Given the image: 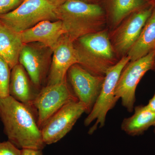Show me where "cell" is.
<instances>
[{
    "mask_svg": "<svg viewBox=\"0 0 155 155\" xmlns=\"http://www.w3.org/2000/svg\"><path fill=\"white\" fill-rule=\"evenodd\" d=\"M34 113L11 96L0 99V119L8 140L20 149L45 147Z\"/></svg>",
    "mask_w": 155,
    "mask_h": 155,
    "instance_id": "6da1fadb",
    "label": "cell"
},
{
    "mask_svg": "<svg viewBox=\"0 0 155 155\" xmlns=\"http://www.w3.org/2000/svg\"><path fill=\"white\" fill-rule=\"evenodd\" d=\"M56 14L58 20L63 22L66 34L74 41L94 32L104 23L101 8L81 0H68L57 7Z\"/></svg>",
    "mask_w": 155,
    "mask_h": 155,
    "instance_id": "7a4b0ae2",
    "label": "cell"
},
{
    "mask_svg": "<svg viewBox=\"0 0 155 155\" xmlns=\"http://www.w3.org/2000/svg\"><path fill=\"white\" fill-rule=\"evenodd\" d=\"M56 9L48 0H23L14 10L0 15V20L20 33L42 21L58 20Z\"/></svg>",
    "mask_w": 155,
    "mask_h": 155,
    "instance_id": "3957f363",
    "label": "cell"
},
{
    "mask_svg": "<svg viewBox=\"0 0 155 155\" xmlns=\"http://www.w3.org/2000/svg\"><path fill=\"white\" fill-rule=\"evenodd\" d=\"M130 61L128 56L124 57L106 71L99 96L91 112L84 119V125L86 126L96 121L94 125L89 130V134L94 133L98 127L101 128L104 126L107 114L114 107L119 100L115 95L116 84L122 70Z\"/></svg>",
    "mask_w": 155,
    "mask_h": 155,
    "instance_id": "277c9868",
    "label": "cell"
},
{
    "mask_svg": "<svg viewBox=\"0 0 155 155\" xmlns=\"http://www.w3.org/2000/svg\"><path fill=\"white\" fill-rule=\"evenodd\" d=\"M74 40L67 34L63 35L52 51V61L48 76L47 85L60 83L67 79L69 68L75 64H81L87 69L92 58L86 52L77 50L73 44Z\"/></svg>",
    "mask_w": 155,
    "mask_h": 155,
    "instance_id": "5b68a950",
    "label": "cell"
},
{
    "mask_svg": "<svg viewBox=\"0 0 155 155\" xmlns=\"http://www.w3.org/2000/svg\"><path fill=\"white\" fill-rule=\"evenodd\" d=\"M155 51L143 58L131 61L123 69L116 84L115 95L121 99L122 106L128 112H133L137 87L147 71L153 69Z\"/></svg>",
    "mask_w": 155,
    "mask_h": 155,
    "instance_id": "8992f818",
    "label": "cell"
},
{
    "mask_svg": "<svg viewBox=\"0 0 155 155\" xmlns=\"http://www.w3.org/2000/svg\"><path fill=\"white\" fill-rule=\"evenodd\" d=\"M76 101L78 100L69 88L67 79L60 83L43 87L38 92L33 103L39 127L41 129L63 106Z\"/></svg>",
    "mask_w": 155,
    "mask_h": 155,
    "instance_id": "52a82bcc",
    "label": "cell"
},
{
    "mask_svg": "<svg viewBox=\"0 0 155 155\" xmlns=\"http://www.w3.org/2000/svg\"><path fill=\"white\" fill-rule=\"evenodd\" d=\"M85 106L79 101H73L63 106L41 128L45 144L55 143L69 133L84 113Z\"/></svg>",
    "mask_w": 155,
    "mask_h": 155,
    "instance_id": "ba28073f",
    "label": "cell"
},
{
    "mask_svg": "<svg viewBox=\"0 0 155 155\" xmlns=\"http://www.w3.org/2000/svg\"><path fill=\"white\" fill-rule=\"evenodd\" d=\"M67 73L73 93L88 114L99 96L105 76L94 75L78 64L72 65Z\"/></svg>",
    "mask_w": 155,
    "mask_h": 155,
    "instance_id": "9c48e42d",
    "label": "cell"
},
{
    "mask_svg": "<svg viewBox=\"0 0 155 155\" xmlns=\"http://www.w3.org/2000/svg\"><path fill=\"white\" fill-rule=\"evenodd\" d=\"M154 5H148L134 12L119 29L115 39V45L119 52L129 51L136 41L152 14Z\"/></svg>",
    "mask_w": 155,
    "mask_h": 155,
    "instance_id": "30bf717a",
    "label": "cell"
},
{
    "mask_svg": "<svg viewBox=\"0 0 155 155\" xmlns=\"http://www.w3.org/2000/svg\"><path fill=\"white\" fill-rule=\"evenodd\" d=\"M20 34L23 44L38 42L53 51L60 38L66 34V31L61 20H45Z\"/></svg>",
    "mask_w": 155,
    "mask_h": 155,
    "instance_id": "8fae6325",
    "label": "cell"
},
{
    "mask_svg": "<svg viewBox=\"0 0 155 155\" xmlns=\"http://www.w3.org/2000/svg\"><path fill=\"white\" fill-rule=\"evenodd\" d=\"M11 70L9 95L25 105L34 113V101L38 92H35L32 89L28 74L22 65L19 63Z\"/></svg>",
    "mask_w": 155,
    "mask_h": 155,
    "instance_id": "7c38bea8",
    "label": "cell"
},
{
    "mask_svg": "<svg viewBox=\"0 0 155 155\" xmlns=\"http://www.w3.org/2000/svg\"><path fill=\"white\" fill-rule=\"evenodd\" d=\"M23 45L20 33L0 20V57L8 63L11 70L19 64V53Z\"/></svg>",
    "mask_w": 155,
    "mask_h": 155,
    "instance_id": "4fadbf2b",
    "label": "cell"
},
{
    "mask_svg": "<svg viewBox=\"0 0 155 155\" xmlns=\"http://www.w3.org/2000/svg\"><path fill=\"white\" fill-rule=\"evenodd\" d=\"M19 63L24 67L34 86L39 87L45 70L44 61L39 52L35 48L23 44L19 53Z\"/></svg>",
    "mask_w": 155,
    "mask_h": 155,
    "instance_id": "5bb4252c",
    "label": "cell"
},
{
    "mask_svg": "<svg viewBox=\"0 0 155 155\" xmlns=\"http://www.w3.org/2000/svg\"><path fill=\"white\" fill-rule=\"evenodd\" d=\"M155 51V5L152 12L138 38L128 51V57L133 61Z\"/></svg>",
    "mask_w": 155,
    "mask_h": 155,
    "instance_id": "9a60e30c",
    "label": "cell"
},
{
    "mask_svg": "<svg viewBox=\"0 0 155 155\" xmlns=\"http://www.w3.org/2000/svg\"><path fill=\"white\" fill-rule=\"evenodd\" d=\"M78 39L85 51L91 56L104 61L113 58V49L107 34L105 31L87 34Z\"/></svg>",
    "mask_w": 155,
    "mask_h": 155,
    "instance_id": "2e32d148",
    "label": "cell"
},
{
    "mask_svg": "<svg viewBox=\"0 0 155 155\" xmlns=\"http://www.w3.org/2000/svg\"><path fill=\"white\" fill-rule=\"evenodd\" d=\"M155 125V113L150 110L145 106L141 105L135 107L134 114L125 118L121 127L128 135L135 136L141 135Z\"/></svg>",
    "mask_w": 155,
    "mask_h": 155,
    "instance_id": "e0dca14e",
    "label": "cell"
},
{
    "mask_svg": "<svg viewBox=\"0 0 155 155\" xmlns=\"http://www.w3.org/2000/svg\"><path fill=\"white\" fill-rule=\"evenodd\" d=\"M145 0H112V18L114 24H118L130 13L146 7Z\"/></svg>",
    "mask_w": 155,
    "mask_h": 155,
    "instance_id": "ac0fdd59",
    "label": "cell"
},
{
    "mask_svg": "<svg viewBox=\"0 0 155 155\" xmlns=\"http://www.w3.org/2000/svg\"><path fill=\"white\" fill-rule=\"evenodd\" d=\"M11 70L8 63L0 57V99L9 96Z\"/></svg>",
    "mask_w": 155,
    "mask_h": 155,
    "instance_id": "d6986e66",
    "label": "cell"
},
{
    "mask_svg": "<svg viewBox=\"0 0 155 155\" xmlns=\"http://www.w3.org/2000/svg\"><path fill=\"white\" fill-rule=\"evenodd\" d=\"M0 155H21V150L9 140L0 142Z\"/></svg>",
    "mask_w": 155,
    "mask_h": 155,
    "instance_id": "ffe728a7",
    "label": "cell"
},
{
    "mask_svg": "<svg viewBox=\"0 0 155 155\" xmlns=\"http://www.w3.org/2000/svg\"><path fill=\"white\" fill-rule=\"evenodd\" d=\"M23 0H0V15L6 14L17 8Z\"/></svg>",
    "mask_w": 155,
    "mask_h": 155,
    "instance_id": "44dd1931",
    "label": "cell"
},
{
    "mask_svg": "<svg viewBox=\"0 0 155 155\" xmlns=\"http://www.w3.org/2000/svg\"><path fill=\"white\" fill-rule=\"evenodd\" d=\"M21 150V155H44L41 150L23 149Z\"/></svg>",
    "mask_w": 155,
    "mask_h": 155,
    "instance_id": "7402d4cb",
    "label": "cell"
},
{
    "mask_svg": "<svg viewBox=\"0 0 155 155\" xmlns=\"http://www.w3.org/2000/svg\"><path fill=\"white\" fill-rule=\"evenodd\" d=\"M145 106L150 110L155 113V92L153 96L149 101L148 104Z\"/></svg>",
    "mask_w": 155,
    "mask_h": 155,
    "instance_id": "603a6c76",
    "label": "cell"
},
{
    "mask_svg": "<svg viewBox=\"0 0 155 155\" xmlns=\"http://www.w3.org/2000/svg\"><path fill=\"white\" fill-rule=\"evenodd\" d=\"M48 1L53 4L54 5L58 7V6L64 4V3L67 2L68 0H48Z\"/></svg>",
    "mask_w": 155,
    "mask_h": 155,
    "instance_id": "cb8c5ba5",
    "label": "cell"
},
{
    "mask_svg": "<svg viewBox=\"0 0 155 155\" xmlns=\"http://www.w3.org/2000/svg\"><path fill=\"white\" fill-rule=\"evenodd\" d=\"M153 70L155 72V54L154 57V65H153Z\"/></svg>",
    "mask_w": 155,
    "mask_h": 155,
    "instance_id": "d4e9b609",
    "label": "cell"
},
{
    "mask_svg": "<svg viewBox=\"0 0 155 155\" xmlns=\"http://www.w3.org/2000/svg\"><path fill=\"white\" fill-rule=\"evenodd\" d=\"M154 132L155 134V125H154Z\"/></svg>",
    "mask_w": 155,
    "mask_h": 155,
    "instance_id": "484cf974",
    "label": "cell"
}]
</instances>
